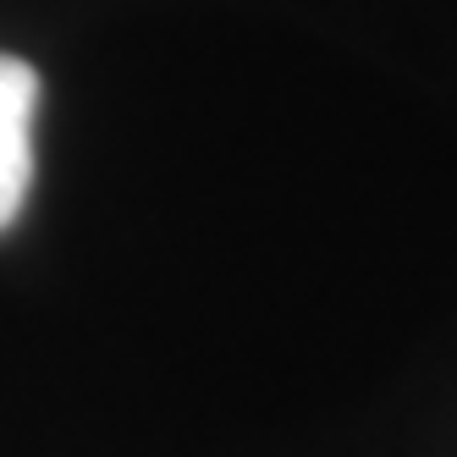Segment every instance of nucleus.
<instances>
[{
	"label": "nucleus",
	"instance_id": "nucleus-1",
	"mask_svg": "<svg viewBox=\"0 0 457 457\" xmlns=\"http://www.w3.org/2000/svg\"><path fill=\"white\" fill-rule=\"evenodd\" d=\"M34 111H39L34 67L17 55H0V232L22 215L28 182H34Z\"/></svg>",
	"mask_w": 457,
	"mask_h": 457
}]
</instances>
